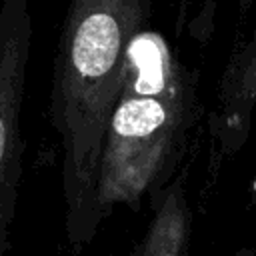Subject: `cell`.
<instances>
[{"label": "cell", "instance_id": "8992f818", "mask_svg": "<svg viewBox=\"0 0 256 256\" xmlns=\"http://www.w3.org/2000/svg\"><path fill=\"white\" fill-rule=\"evenodd\" d=\"M218 0H198L194 14L188 20V34L198 42H208L214 34Z\"/></svg>", "mask_w": 256, "mask_h": 256}, {"label": "cell", "instance_id": "3957f363", "mask_svg": "<svg viewBox=\"0 0 256 256\" xmlns=\"http://www.w3.org/2000/svg\"><path fill=\"white\" fill-rule=\"evenodd\" d=\"M32 44L30 0L0 2V256L10 248V230L22 180L24 142L20 112Z\"/></svg>", "mask_w": 256, "mask_h": 256}, {"label": "cell", "instance_id": "6da1fadb", "mask_svg": "<svg viewBox=\"0 0 256 256\" xmlns=\"http://www.w3.org/2000/svg\"><path fill=\"white\" fill-rule=\"evenodd\" d=\"M150 0H70L52 68L50 118L62 142L66 232L88 244L102 220L96 180L104 130L118 100L128 46L144 28Z\"/></svg>", "mask_w": 256, "mask_h": 256}, {"label": "cell", "instance_id": "52a82bcc", "mask_svg": "<svg viewBox=\"0 0 256 256\" xmlns=\"http://www.w3.org/2000/svg\"><path fill=\"white\" fill-rule=\"evenodd\" d=\"M236 4H238V8H240L242 12H246V10H250V8H252L254 0H236Z\"/></svg>", "mask_w": 256, "mask_h": 256}, {"label": "cell", "instance_id": "5b68a950", "mask_svg": "<svg viewBox=\"0 0 256 256\" xmlns=\"http://www.w3.org/2000/svg\"><path fill=\"white\" fill-rule=\"evenodd\" d=\"M152 218L130 256H188L192 212L182 176L170 178L152 194Z\"/></svg>", "mask_w": 256, "mask_h": 256}, {"label": "cell", "instance_id": "ba28073f", "mask_svg": "<svg viewBox=\"0 0 256 256\" xmlns=\"http://www.w3.org/2000/svg\"><path fill=\"white\" fill-rule=\"evenodd\" d=\"M252 196L256 198V176H254V180H252Z\"/></svg>", "mask_w": 256, "mask_h": 256}, {"label": "cell", "instance_id": "7a4b0ae2", "mask_svg": "<svg viewBox=\"0 0 256 256\" xmlns=\"http://www.w3.org/2000/svg\"><path fill=\"white\" fill-rule=\"evenodd\" d=\"M196 108V74L160 32L140 28L130 40L124 82L102 140L96 180L102 222L118 204L136 210L144 194L172 178Z\"/></svg>", "mask_w": 256, "mask_h": 256}, {"label": "cell", "instance_id": "277c9868", "mask_svg": "<svg viewBox=\"0 0 256 256\" xmlns=\"http://www.w3.org/2000/svg\"><path fill=\"white\" fill-rule=\"evenodd\" d=\"M256 108V28L228 58L208 114L212 142L210 168L242 150Z\"/></svg>", "mask_w": 256, "mask_h": 256}]
</instances>
